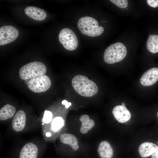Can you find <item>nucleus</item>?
I'll use <instances>...</instances> for the list:
<instances>
[{
	"instance_id": "obj_7",
	"label": "nucleus",
	"mask_w": 158,
	"mask_h": 158,
	"mask_svg": "<svg viewBox=\"0 0 158 158\" xmlns=\"http://www.w3.org/2000/svg\"><path fill=\"white\" fill-rule=\"evenodd\" d=\"M19 32L15 27L6 25L0 28V45L8 44L15 40L18 37Z\"/></svg>"
},
{
	"instance_id": "obj_27",
	"label": "nucleus",
	"mask_w": 158,
	"mask_h": 158,
	"mask_svg": "<svg viewBox=\"0 0 158 158\" xmlns=\"http://www.w3.org/2000/svg\"><path fill=\"white\" fill-rule=\"evenodd\" d=\"M157 116L158 117V112L157 113Z\"/></svg>"
},
{
	"instance_id": "obj_2",
	"label": "nucleus",
	"mask_w": 158,
	"mask_h": 158,
	"mask_svg": "<svg viewBox=\"0 0 158 158\" xmlns=\"http://www.w3.org/2000/svg\"><path fill=\"white\" fill-rule=\"evenodd\" d=\"M77 25L82 34L90 37L99 36L104 31V28L99 25L97 21L90 17L85 16L80 18Z\"/></svg>"
},
{
	"instance_id": "obj_17",
	"label": "nucleus",
	"mask_w": 158,
	"mask_h": 158,
	"mask_svg": "<svg viewBox=\"0 0 158 158\" xmlns=\"http://www.w3.org/2000/svg\"><path fill=\"white\" fill-rule=\"evenodd\" d=\"M16 111L15 108L9 104L5 105L0 110V120L5 121L12 117Z\"/></svg>"
},
{
	"instance_id": "obj_24",
	"label": "nucleus",
	"mask_w": 158,
	"mask_h": 158,
	"mask_svg": "<svg viewBox=\"0 0 158 158\" xmlns=\"http://www.w3.org/2000/svg\"><path fill=\"white\" fill-rule=\"evenodd\" d=\"M152 158H158V149L152 155Z\"/></svg>"
},
{
	"instance_id": "obj_15",
	"label": "nucleus",
	"mask_w": 158,
	"mask_h": 158,
	"mask_svg": "<svg viewBox=\"0 0 158 158\" xmlns=\"http://www.w3.org/2000/svg\"><path fill=\"white\" fill-rule=\"evenodd\" d=\"M60 140L63 143L71 146L74 150H77L79 148L78 140L76 137L72 134L67 133L62 134L60 135Z\"/></svg>"
},
{
	"instance_id": "obj_5",
	"label": "nucleus",
	"mask_w": 158,
	"mask_h": 158,
	"mask_svg": "<svg viewBox=\"0 0 158 158\" xmlns=\"http://www.w3.org/2000/svg\"><path fill=\"white\" fill-rule=\"evenodd\" d=\"M59 40L61 43L66 49L73 51L78 47V42L74 32L68 28L62 29L59 35Z\"/></svg>"
},
{
	"instance_id": "obj_20",
	"label": "nucleus",
	"mask_w": 158,
	"mask_h": 158,
	"mask_svg": "<svg viewBox=\"0 0 158 158\" xmlns=\"http://www.w3.org/2000/svg\"><path fill=\"white\" fill-rule=\"evenodd\" d=\"M110 1L121 8H126L128 4V1L127 0H110Z\"/></svg>"
},
{
	"instance_id": "obj_9",
	"label": "nucleus",
	"mask_w": 158,
	"mask_h": 158,
	"mask_svg": "<svg viewBox=\"0 0 158 158\" xmlns=\"http://www.w3.org/2000/svg\"><path fill=\"white\" fill-rule=\"evenodd\" d=\"M112 113L115 118L119 123H123L131 118L130 112L125 105H117L113 109Z\"/></svg>"
},
{
	"instance_id": "obj_21",
	"label": "nucleus",
	"mask_w": 158,
	"mask_h": 158,
	"mask_svg": "<svg viewBox=\"0 0 158 158\" xmlns=\"http://www.w3.org/2000/svg\"><path fill=\"white\" fill-rule=\"evenodd\" d=\"M52 113L47 111H45L44 115L43 121L45 123H49L52 119Z\"/></svg>"
},
{
	"instance_id": "obj_16",
	"label": "nucleus",
	"mask_w": 158,
	"mask_h": 158,
	"mask_svg": "<svg viewBox=\"0 0 158 158\" xmlns=\"http://www.w3.org/2000/svg\"><path fill=\"white\" fill-rule=\"evenodd\" d=\"M80 120L82 122L80 131L83 134L87 133L95 125L94 121L90 119L89 116L87 115L81 116L80 118Z\"/></svg>"
},
{
	"instance_id": "obj_26",
	"label": "nucleus",
	"mask_w": 158,
	"mask_h": 158,
	"mask_svg": "<svg viewBox=\"0 0 158 158\" xmlns=\"http://www.w3.org/2000/svg\"><path fill=\"white\" fill-rule=\"evenodd\" d=\"M24 83L25 85H28L29 83V81L28 80H25L24 81Z\"/></svg>"
},
{
	"instance_id": "obj_3",
	"label": "nucleus",
	"mask_w": 158,
	"mask_h": 158,
	"mask_svg": "<svg viewBox=\"0 0 158 158\" xmlns=\"http://www.w3.org/2000/svg\"><path fill=\"white\" fill-rule=\"evenodd\" d=\"M127 50L122 43L118 42L109 46L105 49L104 54V60L109 64L120 62L126 57Z\"/></svg>"
},
{
	"instance_id": "obj_6",
	"label": "nucleus",
	"mask_w": 158,
	"mask_h": 158,
	"mask_svg": "<svg viewBox=\"0 0 158 158\" xmlns=\"http://www.w3.org/2000/svg\"><path fill=\"white\" fill-rule=\"evenodd\" d=\"M51 82L47 76L44 75L30 79L28 85V88L35 93H41L47 91L50 87Z\"/></svg>"
},
{
	"instance_id": "obj_18",
	"label": "nucleus",
	"mask_w": 158,
	"mask_h": 158,
	"mask_svg": "<svg viewBox=\"0 0 158 158\" xmlns=\"http://www.w3.org/2000/svg\"><path fill=\"white\" fill-rule=\"evenodd\" d=\"M146 46L147 49L151 53L155 54L158 52V35H150Z\"/></svg>"
},
{
	"instance_id": "obj_19",
	"label": "nucleus",
	"mask_w": 158,
	"mask_h": 158,
	"mask_svg": "<svg viewBox=\"0 0 158 158\" xmlns=\"http://www.w3.org/2000/svg\"><path fill=\"white\" fill-rule=\"evenodd\" d=\"M63 124V120L60 117H57L54 118L51 123L52 129L56 131L59 129Z\"/></svg>"
},
{
	"instance_id": "obj_10",
	"label": "nucleus",
	"mask_w": 158,
	"mask_h": 158,
	"mask_svg": "<svg viewBox=\"0 0 158 158\" xmlns=\"http://www.w3.org/2000/svg\"><path fill=\"white\" fill-rule=\"evenodd\" d=\"M25 13L32 19L39 21L45 19L47 14L43 9L33 6H28L24 10Z\"/></svg>"
},
{
	"instance_id": "obj_4",
	"label": "nucleus",
	"mask_w": 158,
	"mask_h": 158,
	"mask_svg": "<svg viewBox=\"0 0 158 158\" xmlns=\"http://www.w3.org/2000/svg\"><path fill=\"white\" fill-rule=\"evenodd\" d=\"M47 71L44 64L40 62H33L23 66L19 71V76L23 80H28L44 75Z\"/></svg>"
},
{
	"instance_id": "obj_1",
	"label": "nucleus",
	"mask_w": 158,
	"mask_h": 158,
	"mask_svg": "<svg viewBox=\"0 0 158 158\" xmlns=\"http://www.w3.org/2000/svg\"><path fill=\"white\" fill-rule=\"evenodd\" d=\"M72 84L78 94L85 97H92L98 91V87L96 83L83 75H79L74 76L72 80Z\"/></svg>"
},
{
	"instance_id": "obj_23",
	"label": "nucleus",
	"mask_w": 158,
	"mask_h": 158,
	"mask_svg": "<svg viewBox=\"0 0 158 158\" xmlns=\"http://www.w3.org/2000/svg\"><path fill=\"white\" fill-rule=\"evenodd\" d=\"M62 103L63 104L65 105L66 107V108H68L71 104V102H68L66 100H65L62 101Z\"/></svg>"
},
{
	"instance_id": "obj_14",
	"label": "nucleus",
	"mask_w": 158,
	"mask_h": 158,
	"mask_svg": "<svg viewBox=\"0 0 158 158\" xmlns=\"http://www.w3.org/2000/svg\"><path fill=\"white\" fill-rule=\"evenodd\" d=\"M99 154L101 158H111L113 150L109 143L104 141L100 144L98 149Z\"/></svg>"
},
{
	"instance_id": "obj_22",
	"label": "nucleus",
	"mask_w": 158,
	"mask_h": 158,
	"mask_svg": "<svg viewBox=\"0 0 158 158\" xmlns=\"http://www.w3.org/2000/svg\"><path fill=\"white\" fill-rule=\"evenodd\" d=\"M148 4L151 7L156 8L158 6V0H147Z\"/></svg>"
},
{
	"instance_id": "obj_8",
	"label": "nucleus",
	"mask_w": 158,
	"mask_h": 158,
	"mask_svg": "<svg viewBox=\"0 0 158 158\" xmlns=\"http://www.w3.org/2000/svg\"><path fill=\"white\" fill-rule=\"evenodd\" d=\"M158 80V68H152L145 72L140 79L141 84L144 86L153 85Z\"/></svg>"
},
{
	"instance_id": "obj_25",
	"label": "nucleus",
	"mask_w": 158,
	"mask_h": 158,
	"mask_svg": "<svg viewBox=\"0 0 158 158\" xmlns=\"http://www.w3.org/2000/svg\"><path fill=\"white\" fill-rule=\"evenodd\" d=\"M51 135V134L50 133L47 132L46 133V136L47 137H50Z\"/></svg>"
},
{
	"instance_id": "obj_11",
	"label": "nucleus",
	"mask_w": 158,
	"mask_h": 158,
	"mask_svg": "<svg viewBox=\"0 0 158 158\" xmlns=\"http://www.w3.org/2000/svg\"><path fill=\"white\" fill-rule=\"evenodd\" d=\"M26 120L25 112L22 110L18 111L12 120V125L13 129L17 132L22 130L25 127Z\"/></svg>"
},
{
	"instance_id": "obj_13",
	"label": "nucleus",
	"mask_w": 158,
	"mask_h": 158,
	"mask_svg": "<svg viewBox=\"0 0 158 158\" xmlns=\"http://www.w3.org/2000/svg\"><path fill=\"white\" fill-rule=\"evenodd\" d=\"M158 149V146L151 142H146L139 146L138 152L142 157H148L153 154Z\"/></svg>"
},
{
	"instance_id": "obj_12",
	"label": "nucleus",
	"mask_w": 158,
	"mask_h": 158,
	"mask_svg": "<svg viewBox=\"0 0 158 158\" xmlns=\"http://www.w3.org/2000/svg\"><path fill=\"white\" fill-rule=\"evenodd\" d=\"M37 146L31 142L25 144L20 153V158H37L38 153Z\"/></svg>"
}]
</instances>
